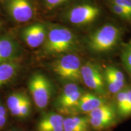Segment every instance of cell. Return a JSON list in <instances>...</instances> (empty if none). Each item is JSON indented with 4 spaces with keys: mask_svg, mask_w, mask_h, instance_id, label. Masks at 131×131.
<instances>
[{
    "mask_svg": "<svg viewBox=\"0 0 131 131\" xmlns=\"http://www.w3.org/2000/svg\"><path fill=\"white\" fill-rule=\"evenodd\" d=\"M77 36L69 29L53 27L49 31L44 43V52L48 55L70 53L78 48Z\"/></svg>",
    "mask_w": 131,
    "mask_h": 131,
    "instance_id": "1",
    "label": "cell"
},
{
    "mask_svg": "<svg viewBox=\"0 0 131 131\" xmlns=\"http://www.w3.org/2000/svg\"><path fill=\"white\" fill-rule=\"evenodd\" d=\"M122 38V31L117 26L107 24L103 26L89 35L88 46L92 52L104 53L117 46Z\"/></svg>",
    "mask_w": 131,
    "mask_h": 131,
    "instance_id": "2",
    "label": "cell"
},
{
    "mask_svg": "<svg viewBox=\"0 0 131 131\" xmlns=\"http://www.w3.org/2000/svg\"><path fill=\"white\" fill-rule=\"evenodd\" d=\"M52 68L59 77L64 80L75 83L81 81V60L75 54L63 55L55 61Z\"/></svg>",
    "mask_w": 131,
    "mask_h": 131,
    "instance_id": "3",
    "label": "cell"
},
{
    "mask_svg": "<svg viewBox=\"0 0 131 131\" xmlns=\"http://www.w3.org/2000/svg\"><path fill=\"white\" fill-rule=\"evenodd\" d=\"M28 87L34 103L40 109L48 105L53 93V86L45 75L35 73L29 80Z\"/></svg>",
    "mask_w": 131,
    "mask_h": 131,
    "instance_id": "4",
    "label": "cell"
},
{
    "mask_svg": "<svg viewBox=\"0 0 131 131\" xmlns=\"http://www.w3.org/2000/svg\"><path fill=\"white\" fill-rule=\"evenodd\" d=\"M81 78L84 84L96 94L101 95L106 94L104 74L98 64L89 61L81 66Z\"/></svg>",
    "mask_w": 131,
    "mask_h": 131,
    "instance_id": "5",
    "label": "cell"
},
{
    "mask_svg": "<svg viewBox=\"0 0 131 131\" xmlns=\"http://www.w3.org/2000/svg\"><path fill=\"white\" fill-rule=\"evenodd\" d=\"M100 14V10L91 4H81L75 6L69 11L67 18L71 24L84 26L92 23Z\"/></svg>",
    "mask_w": 131,
    "mask_h": 131,
    "instance_id": "6",
    "label": "cell"
},
{
    "mask_svg": "<svg viewBox=\"0 0 131 131\" xmlns=\"http://www.w3.org/2000/svg\"><path fill=\"white\" fill-rule=\"evenodd\" d=\"M106 103V100L101 96L92 93H84L74 107L72 108L67 114L71 115L88 114Z\"/></svg>",
    "mask_w": 131,
    "mask_h": 131,
    "instance_id": "7",
    "label": "cell"
},
{
    "mask_svg": "<svg viewBox=\"0 0 131 131\" xmlns=\"http://www.w3.org/2000/svg\"><path fill=\"white\" fill-rule=\"evenodd\" d=\"M7 7L14 20L24 23L32 19L34 11L28 0H8Z\"/></svg>",
    "mask_w": 131,
    "mask_h": 131,
    "instance_id": "8",
    "label": "cell"
},
{
    "mask_svg": "<svg viewBox=\"0 0 131 131\" xmlns=\"http://www.w3.org/2000/svg\"><path fill=\"white\" fill-rule=\"evenodd\" d=\"M47 37L45 26L35 24L26 27L22 32V37L26 43L32 48H36L45 42Z\"/></svg>",
    "mask_w": 131,
    "mask_h": 131,
    "instance_id": "9",
    "label": "cell"
},
{
    "mask_svg": "<svg viewBox=\"0 0 131 131\" xmlns=\"http://www.w3.org/2000/svg\"><path fill=\"white\" fill-rule=\"evenodd\" d=\"M64 118L55 112L45 114L37 124V131H64Z\"/></svg>",
    "mask_w": 131,
    "mask_h": 131,
    "instance_id": "10",
    "label": "cell"
},
{
    "mask_svg": "<svg viewBox=\"0 0 131 131\" xmlns=\"http://www.w3.org/2000/svg\"><path fill=\"white\" fill-rule=\"evenodd\" d=\"M19 47L9 37H0V63L12 61L17 57Z\"/></svg>",
    "mask_w": 131,
    "mask_h": 131,
    "instance_id": "11",
    "label": "cell"
},
{
    "mask_svg": "<svg viewBox=\"0 0 131 131\" xmlns=\"http://www.w3.org/2000/svg\"><path fill=\"white\" fill-rule=\"evenodd\" d=\"M88 116L107 123L112 126L117 121V112L116 108L107 102L92 111Z\"/></svg>",
    "mask_w": 131,
    "mask_h": 131,
    "instance_id": "12",
    "label": "cell"
},
{
    "mask_svg": "<svg viewBox=\"0 0 131 131\" xmlns=\"http://www.w3.org/2000/svg\"><path fill=\"white\" fill-rule=\"evenodd\" d=\"M64 131H91L89 118L79 115L64 118Z\"/></svg>",
    "mask_w": 131,
    "mask_h": 131,
    "instance_id": "13",
    "label": "cell"
},
{
    "mask_svg": "<svg viewBox=\"0 0 131 131\" xmlns=\"http://www.w3.org/2000/svg\"><path fill=\"white\" fill-rule=\"evenodd\" d=\"M17 64L12 61L0 63V86L9 81L16 75Z\"/></svg>",
    "mask_w": 131,
    "mask_h": 131,
    "instance_id": "14",
    "label": "cell"
},
{
    "mask_svg": "<svg viewBox=\"0 0 131 131\" xmlns=\"http://www.w3.org/2000/svg\"><path fill=\"white\" fill-rule=\"evenodd\" d=\"M28 96L24 93L17 92L11 94L7 98V106L8 109L12 111L16 109L26 100Z\"/></svg>",
    "mask_w": 131,
    "mask_h": 131,
    "instance_id": "15",
    "label": "cell"
},
{
    "mask_svg": "<svg viewBox=\"0 0 131 131\" xmlns=\"http://www.w3.org/2000/svg\"><path fill=\"white\" fill-rule=\"evenodd\" d=\"M104 77L106 87L112 94H117L118 92L124 88V86H125L124 83L118 81L105 73H104Z\"/></svg>",
    "mask_w": 131,
    "mask_h": 131,
    "instance_id": "16",
    "label": "cell"
},
{
    "mask_svg": "<svg viewBox=\"0 0 131 131\" xmlns=\"http://www.w3.org/2000/svg\"><path fill=\"white\" fill-rule=\"evenodd\" d=\"M121 60L124 68L131 77V42L126 45L121 52Z\"/></svg>",
    "mask_w": 131,
    "mask_h": 131,
    "instance_id": "17",
    "label": "cell"
},
{
    "mask_svg": "<svg viewBox=\"0 0 131 131\" xmlns=\"http://www.w3.org/2000/svg\"><path fill=\"white\" fill-rule=\"evenodd\" d=\"M31 111V102L29 97L19 107L10 111L13 115L19 118L28 117Z\"/></svg>",
    "mask_w": 131,
    "mask_h": 131,
    "instance_id": "18",
    "label": "cell"
},
{
    "mask_svg": "<svg viewBox=\"0 0 131 131\" xmlns=\"http://www.w3.org/2000/svg\"><path fill=\"white\" fill-rule=\"evenodd\" d=\"M105 74L109 75L111 78H114L118 81L122 83H126L125 77L123 73L118 69L114 66H107L104 70Z\"/></svg>",
    "mask_w": 131,
    "mask_h": 131,
    "instance_id": "19",
    "label": "cell"
},
{
    "mask_svg": "<svg viewBox=\"0 0 131 131\" xmlns=\"http://www.w3.org/2000/svg\"><path fill=\"white\" fill-rule=\"evenodd\" d=\"M111 9L113 12L124 20L131 23V13L118 5L111 3Z\"/></svg>",
    "mask_w": 131,
    "mask_h": 131,
    "instance_id": "20",
    "label": "cell"
},
{
    "mask_svg": "<svg viewBox=\"0 0 131 131\" xmlns=\"http://www.w3.org/2000/svg\"><path fill=\"white\" fill-rule=\"evenodd\" d=\"M126 99L125 105L120 117L126 118L131 115V87L126 88Z\"/></svg>",
    "mask_w": 131,
    "mask_h": 131,
    "instance_id": "21",
    "label": "cell"
},
{
    "mask_svg": "<svg viewBox=\"0 0 131 131\" xmlns=\"http://www.w3.org/2000/svg\"><path fill=\"white\" fill-rule=\"evenodd\" d=\"M88 118H89L90 126H91V127H92V129H94V130H102L109 128V127L111 126L109 124H108L106 122H103V121L101 120H100V119H98L89 117H88Z\"/></svg>",
    "mask_w": 131,
    "mask_h": 131,
    "instance_id": "22",
    "label": "cell"
},
{
    "mask_svg": "<svg viewBox=\"0 0 131 131\" xmlns=\"http://www.w3.org/2000/svg\"><path fill=\"white\" fill-rule=\"evenodd\" d=\"M111 3L118 5L131 13V0H111Z\"/></svg>",
    "mask_w": 131,
    "mask_h": 131,
    "instance_id": "23",
    "label": "cell"
},
{
    "mask_svg": "<svg viewBox=\"0 0 131 131\" xmlns=\"http://www.w3.org/2000/svg\"><path fill=\"white\" fill-rule=\"evenodd\" d=\"M68 0H45L46 4L49 9H53L60 6Z\"/></svg>",
    "mask_w": 131,
    "mask_h": 131,
    "instance_id": "24",
    "label": "cell"
},
{
    "mask_svg": "<svg viewBox=\"0 0 131 131\" xmlns=\"http://www.w3.org/2000/svg\"><path fill=\"white\" fill-rule=\"evenodd\" d=\"M7 116V112L4 107L0 104V117H6Z\"/></svg>",
    "mask_w": 131,
    "mask_h": 131,
    "instance_id": "25",
    "label": "cell"
},
{
    "mask_svg": "<svg viewBox=\"0 0 131 131\" xmlns=\"http://www.w3.org/2000/svg\"><path fill=\"white\" fill-rule=\"evenodd\" d=\"M7 122V118L6 117H0V129L4 126V125Z\"/></svg>",
    "mask_w": 131,
    "mask_h": 131,
    "instance_id": "26",
    "label": "cell"
},
{
    "mask_svg": "<svg viewBox=\"0 0 131 131\" xmlns=\"http://www.w3.org/2000/svg\"><path fill=\"white\" fill-rule=\"evenodd\" d=\"M130 42H131V41H130Z\"/></svg>",
    "mask_w": 131,
    "mask_h": 131,
    "instance_id": "27",
    "label": "cell"
}]
</instances>
